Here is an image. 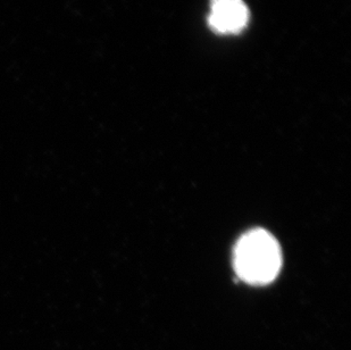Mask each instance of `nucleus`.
Here are the masks:
<instances>
[{
    "label": "nucleus",
    "mask_w": 351,
    "mask_h": 350,
    "mask_svg": "<svg viewBox=\"0 0 351 350\" xmlns=\"http://www.w3.org/2000/svg\"><path fill=\"white\" fill-rule=\"evenodd\" d=\"M281 266V248L265 230L247 232L235 246V272L247 283H269L278 277Z\"/></svg>",
    "instance_id": "f257e3e1"
},
{
    "label": "nucleus",
    "mask_w": 351,
    "mask_h": 350,
    "mask_svg": "<svg viewBox=\"0 0 351 350\" xmlns=\"http://www.w3.org/2000/svg\"><path fill=\"white\" fill-rule=\"evenodd\" d=\"M208 21L216 32L237 34L248 23V8L242 0H212Z\"/></svg>",
    "instance_id": "f03ea898"
}]
</instances>
